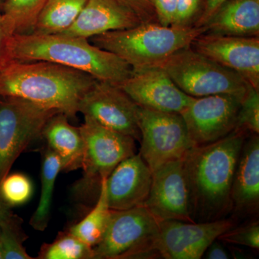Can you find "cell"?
I'll list each match as a JSON object with an SVG mask.
<instances>
[{"instance_id": "11", "label": "cell", "mask_w": 259, "mask_h": 259, "mask_svg": "<svg viewBox=\"0 0 259 259\" xmlns=\"http://www.w3.org/2000/svg\"><path fill=\"white\" fill-rule=\"evenodd\" d=\"M137 105L117 85L97 81L79 102V112L116 132L141 140Z\"/></svg>"}, {"instance_id": "27", "label": "cell", "mask_w": 259, "mask_h": 259, "mask_svg": "<svg viewBox=\"0 0 259 259\" xmlns=\"http://www.w3.org/2000/svg\"><path fill=\"white\" fill-rule=\"evenodd\" d=\"M32 192V182L23 174L9 173L0 182V199L10 207L26 203Z\"/></svg>"}, {"instance_id": "16", "label": "cell", "mask_w": 259, "mask_h": 259, "mask_svg": "<svg viewBox=\"0 0 259 259\" xmlns=\"http://www.w3.org/2000/svg\"><path fill=\"white\" fill-rule=\"evenodd\" d=\"M153 172L139 153L120 162L105 180L107 202L113 210L144 206Z\"/></svg>"}, {"instance_id": "6", "label": "cell", "mask_w": 259, "mask_h": 259, "mask_svg": "<svg viewBox=\"0 0 259 259\" xmlns=\"http://www.w3.org/2000/svg\"><path fill=\"white\" fill-rule=\"evenodd\" d=\"M159 221L145 206L111 209L106 231L94 247V259L161 258L156 247Z\"/></svg>"}, {"instance_id": "20", "label": "cell", "mask_w": 259, "mask_h": 259, "mask_svg": "<svg viewBox=\"0 0 259 259\" xmlns=\"http://www.w3.org/2000/svg\"><path fill=\"white\" fill-rule=\"evenodd\" d=\"M64 114L56 113L48 120L41 136L47 146L60 158L61 171L69 172L81 168L83 141L79 127L69 123Z\"/></svg>"}, {"instance_id": "32", "label": "cell", "mask_w": 259, "mask_h": 259, "mask_svg": "<svg viewBox=\"0 0 259 259\" xmlns=\"http://www.w3.org/2000/svg\"><path fill=\"white\" fill-rule=\"evenodd\" d=\"M133 10L142 23H158L151 0H118Z\"/></svg>"}, {"instance_id": "34", "label": "cell", "mask_w": 259, "mask_h": 259, "mask_svg": "<svg viewBox=\"0 0 259 259\" xmlns=\"http://www.w3.org/2000/svg\"><path fill=\"white\" fill-rule=\"evenodd\" d=\"M203 257L207 259H228L230 255L221 241L216 239L209 245L204 252Z\"/></svg>"}, {"instance_id": "10", "label": "cell", "mask_w": 259, "mask_h": 259, "mask_svg": "<svg viewBox=\"0 0 259 259\" xmlns=\"http://www.w3.org/2000/svg\"><path fill=\"white\" fill-rule=\"evenodd\" d=\"M236 223L233 218L203 223L161 221L158 223L156 249L161 258L200 259L209 245L236 226Z\"/></svg>"}, {"instance_id": "33", "label": "cell", "mask_w": 259, "mask_h": 259, "mask_svg": "<svg viewBox=\"0 0 259 259\" xmlns=\"http://www.w3.org/2000/svg\"><path fill=\"white\" fill-rule=\"evenodd\" d=\"M227 0H204L203 9L202 14L197 20L194 26H203L206 22L210 18L211 15L215 12V10L223 5Z\"/></svg>"}, {"instance_id": "23", "label": "cell", "mask_w": 259, "mask_h": 259, "mask_svg": "<svg viewBox=\"0 0 259 259\" xmlns=\"http://www.w3.org/2000/svg\"><path fill=\"white\" fill-rule=\"evenodd\" d=\"M105 180L106 179L102 181L95 207L81 221L71 226L68 231L92 248L102 241L111 212L107 202Z\"/></svg>"}, {"instance_id": "2", "label": "cell", "mask_w": 259, "mask_h": 259, "mask_svg": "<svg viewBox=\"0 0 259 259\" xmlns=\"http://www.w3.org/2000/svg\"><path fill=\"white\" fill-rule=\"evenodd\" d=\"M97 81L55 63L12 61L0 69V97H18L75 117L83 95Z\"/></svg>"}, {"instance_id": "30", "label": "cell", "mask_w": 259, "mask_h": 259, "mask_svg": "<svg viewBox=\"0 0 259 259\" xmlns=\"http://www.w3.org/2000/svg\"><path fill=\"white\" fill-rule=\"evenodd\" d=\"M204 0H177L176 16L171 25L193 27L203 9Z\"/></svg>"}, {"instance_id": "31", "label": "cell", "mask_w": 259, "mask_h": 259, "mask_svg": "<svg viewBox=\"0 0 259 259\" xmlns=\"http://www.w3.org/2000/svg\"><path fill=\"white\" fill-rule=\"evenodd\" d=\"M157 22L163 26H170L176 16L177 0H151Z\"/></svg>"}, {"instance_id": "12", "label": "cell", "mask_w": 259, "mask_h": 259, "mask_svg": "<svg viewBox=\"0 0 259 259\" xmlns=\"http://www.w3.org/2000/svg\"><path fill=\"white\" fill-rule=\"evenodd\" d=\"M241 100L229 95L194 97L181 115L194 146L211 144L233 132Z\"/></svg>"}, {"instance_id": "8", "label": "cell", "mask_w": 259, "mask_h": 259, "mask_svg": "<svg viewBox=\"0 0 259 259\" xmlns=\"http://www.w3.org/2000/svg\"><path fill=\"white\" fill-rule=\"evenodd\" d=\"M56 113L24 99L0 97V182Z\"/></svg>"}, {"instance_id": "7", "label": "cell", "mask_w": 259, "mask_h": 259, "mask_svg": "<svg viewBox=\"0 0 259 259\" xmlns=\"http://www.w3.org/2000/svg\"><path fill=\"white\" fill-rule=\"evenodd\" d=\"M83 141V178L76 190L87 194L96 187L100 188L102 181L110 176L115 167L136 153V140L116 132L84 117L79 127Z\"/></svg>"}, {"instance_id": "25", "label": "cell", "mask_w": 259, "mask_h": 259, "mask_svg": "<svg viewBox=\"0 0 259 259\" xmlns=\"http://www.w3.org/2000/svg\"><path fill=\"white\" fill-rule=\"evenodd\" d=\"M39 259H94L93 248L69 231L60 233L53 243L44 244Z\"/></svg>"}, {"instance_id": "14", "label": "cell", "mask_w": 259, "mask_h": 259, "mask_svg": "<svg viewBox=\"0 0 259 259\" xmlns=\"http://www.w3.org/2000/svg\"><path fill=\"white\" fill-rule=\"evenodd\" d=\"M194 51L241 76L259 91V36L203 33L191 44Z\"/></svg>"}, {"instance_id": "1", "label": "cell", "mask_w": 259, "mask_h": 259, "mask_svg": "<svg viewBox=\"0 0 259 259\" xmlns=\"http://www.w3.org/2000/svg\"><path fill=\"white\" fill-rule=\"evenodd\" d=\"M250 134L235 129L211 144L194 146L182 158L195 223L228 218L231 186L242 146Z\"/></svg>"}, {"instance_id": "24", "label": "cell", "mask_w": 259, "mask_h": 259, "mask_svg": "<svg viewBox=\"0 0 259 259\" xmlns=\"http://www.w3.org/2000/svg\"><path fill=\"white\" fill-rule=\"evenodd\" d=\"M47 0H5L2 20L10 35L31 33Z\"/></svg>"}, {"instance_id": "18", "label": "cell", "mask_w": 259, "mask_h": 259, "mask_svg": "<svg viewBox=\"0 0 259 259\" xmlns=\"http://www.w3.org/2000/svg\"><path fill=\"white\" fill-rule=\"evenodd\" d=\"M141 23L139 17L118 0H88L73 25L61 33L89 39Z\"/></svg>"}, {"instance_id": "35", "label": "cell", "mask_w": 259, "mask_h": 259, "mask_svg": "<svg viewBox=\"0 0 259 259\" xmlns=\"http://www.w3.org/2000/svg\"><path fill=\"white\" fill-rule=\"evenodd\" d=\"M10 36L11 35H10L7 31L2 20L1 11H0V69L6 63L7 45Z\"/></svg>"}, {"instance_id": "37", "label": "cell", "mask_w": 259, "mask_h": 259, "mask_svg": "<svg viewBox=\"0 0 259 259\" xmlns=\"http://www.w3.org/2000/svg\"><path fill=\"white\" fill-rule=\"evenodd\" d=\"M0 259H3V251H2L1 245H0Z\"/></svg>"}, {"instance_id": "13", "label": "cell", "mask_w": 259, "mask_h": 259, "mask_svg": "<svg viewBox=\"0 0 259 259\" xmlns=\"http://www.w3.org/2000/svg\"><path fill=\"white\" fill-rule=\"evenodd\" d=\"M152 172V184L145 207L158 221L195 223L191 214L190 191L182 158L167 162Z\"/></svg>"}, {"instance_id": "38", "label": "cell", "mask_w": 259, "mask_h": 259, "mask_svg": "<svg viewBox=\"0 0 259 259\" xmlns=\"http://www.w3.org/2000/svg\"><path fill=\"white\" fill-rule=\"evenodd\" d=\"M5 0H0V11H1L2 5H3Z\"/></svg>"}, {"instance_id": "17", "label": "cell", "mask_w": 259, "mask_h": 259, "mask_svg": "<svg viewBox=\"0 0 259 259\" xmlns=\"http://www.w3.org/2000/svg\"><path fill=\"white\" fill-rule=\"evenodd\" d=\"M234 218L258 214L259 209V136H247L235 170L231 192Z\"/></svg>"}, {"instance_id": "9", "label": "cell", "mask_w": 259, "mask_h": 259, "mask_svg": "<svg viewBox=\"0 0 259 259\" xmlns=\"http://www.w3.org/2000/svg\"><path fill=\"white\" fill-rule=\"evenodd\" d=\"M139 154L151 171L167 162L181 159L194 145L179 113L139 107Z\"/></svg>"}, {"instance_id": "19", "label": "cell", "mask_w": 259, "mask_h": 259, "mask_svg": "<svg viewBox=\"0 0 259 259\" xmlns=\"http://www.w3.org/2000/svg\"><path fill=\"white\" fill-rule=\"evenodd\" d=\"M203 26L210 35L259 36V0H227Z\"/></svg>"}, {"instance_id": "28", "label": "cell", "mask_w": 259, "mask_h": 259, "mask_svg": "<svg viewBox=\"0 0 259 259\" xmlns=\"http://www.w3.org/2000/svg\"><path fill=\"white\" fill-rule=\"evenodd\" d=\"M235 129L259 134V91L250 85L242 99Z\"/></svg>"}, {"instance_id": "5", "label": "cell", "mask_w": 259, "mask_h": 259, "mask_svg": "<svg viewBox=\"0 0 259 259\" xmlns=\"http://www.w3.org/2000/svg\"><path fill=\"white\" fill-rule=\"evenodd\" d=\"M159 67L182 92L192 97L229 95L242 100L250 86L236 71L214 62L191 47L177 51Z\"/></svg>"}, {"instance_id": "36", "label": "cell", "mask_w": 259, "mask_h": 259, "mask_svg": "<svg viewBox=\"0 0 259 259\" xmlns=\"http://www.w3.org/2000/svg\"><path fill=\"white\" fill-rule=\"evenodd\" d=\"M10 212H11V210H10V206L5 204L4 202L0 199V232H1L2 223Z\"/></svg>"}, {"instance_id": "15", "label": "cell", "mask_w": 259, "mask_h": 259, "mask_svg": "<svg viewBox=\"0 0 259 259\" xmlns=\"http://www.w3.org/2000/svg\"><path fill=\"white\" fill-rule=\"evenodd\" d=\"M139 107L181 114L194 97L182 92L159 66L133 70L118 85Z\"/></svg>"}, {"instance_id": "21", "label": "cell", "mask_w": 259, "mask_h": 259, "mask_svg": "<svg viewBox=\"0 0 259 259\" xmlns=\"http://www.w3.org/2000/svg\"><path fill=\"white\" fill-rule=\"evenodd\" d=\"M87 1L88 0H47L32 32L59 34L66 31L78 18Z\"/></svg>"}, {"instance_id": "26", "label": "cell", "mask_w": 259, "mask_h": 259, "mask_svg": "<svg viewBox=\"0 0 259 259\" xmlns=\"http://www.w3.org/2000/svg\"><path fill=\"white\" fill-rule=\"evenodd\" d=\"M20 218L10 212L2 223L0 245L3 259H32L27 253L24 242L27 236L21 226Z\"/></svg>"}, {"instance_id": "22", "label": "cell", "mask_w": 259, "mask_h": 259, "mask_svg": "<svg viewBox=\"0 0 259 259\" xmlns=\"http://www.w3.org/2000/svg\"><path fill=\"white\" fill-rule=\"evenodd\" d=\"M61 171L60 158L48 146L42 151L41 192L36 209L30 220L33 229H47L51 217V204L56 178Z\"/></svg>"}, {"instance_id": "29", "label": "cell", "mask_w": 259, "mask_h": 259, "mask_svg": "<svg viewBox=\"0 0 259 259\" xmlns=\"http://www.w3.org/2000/svg\"><path fill=\"white\" fill-rule=\"evenodd\" d=\"M218 240L228 244L243 245L258 250V221L248 223L242 226H234L218 237Z\"/></svg>"}, {"instance_id": "4", "label": "cell", "mask_w": 259, "mask_h": 259, "mask_svg": "<svg viewBox=\"0 0 259 259\" xmlns=\"http://www.w3.org/2000/svg\"><path fill=\"white\" fill-rule=\"evenodd\" d=\"M205 30L204 26L181 28L158 23H141L90 39L94 45L118 56L135 70L159 66L177 51L191 47Z\"/></svg>"}, {"instance_id": "3", "label": "cell", "mask_w": 259, "mask_h": 259, "mask_svg": "<svg viewBox=\"0 0 259 259\" xmlns=\"http://www.w3.org/2000/svg\"><path fill=\"white\" fill-rule=\"evenodd\" d=\"M48 61L83 71L97 81L120 85L132 74L125 61L88 39L66 34H15L7 45L6 63Z\"/></svg>"}]
</instances>
